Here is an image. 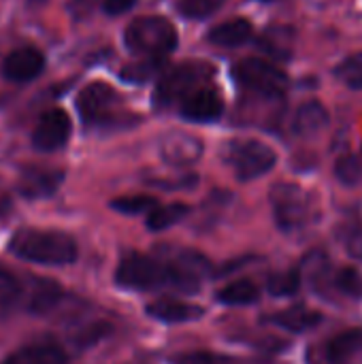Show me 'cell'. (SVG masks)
<instances>
[{
  "label": "cell",
  "instance_id": "6da1fadb",
  "mask_svg": "<svg viewBox=\"0 0 362 364\" xmlns=\"http://www.w3.org/2000/svg\"><path fill=\"white\" fill-rule=\"evenodd\" d=\"M9 252L26 262L47 267L73 264L79 254L75 239L66 232L38 228H19L9 241Z\"/></svg>",
  "mask_w": 362,
  "mask_h": 364
},
{
  "label": "cell",
  "instance_id": "7a4b0ae2",
  "mask_svg": "<svg viewBox=\"0 0 362 364\" xmlns=\"http://www.w3.org/2000/svg\"><path fill=\"white\" fill-rule=\"evenodd\" d=\"M177 41L175 26L158 15L134 19L124 34L126 47L141 58H166L177 47Z\"/></svg>",
  "mask_w": 362,
  "mask_h": 364
},
{
  "label": "cell",
  "instance_id": "3957f363",
  "mask_svg": "<svg viewBox=\"0 0 362 364\" xmlns=\"http://www.w3.org/2000/svg\"><path fill=\"white\" fill-rule=\"evenodd\" d=\"M275 222L282 230H303L318 220L316 198L297 183H277L271 190Z\"/></svg>",
  "mask_w": 362,
  "mask_h": 364
},
{
  "label": "cell",
  "instance_id": "277c9868",
  "mask_svg": "<svg viewBox=\"0 0 362 364\" xmlns=\"http://www.w3.org/2000/svg\"><path fill=\"white\" fill-rule=\"evenodd\" d=\"M215 68L209 62H181L173 66L154 90V105L158 109L173 102H181L194 90L207 85V79L213 77Z\"/></svg>",
  "mask_w": 362,
  "mask_h": 364
},
{
  "label": "cell",
  "instance_id": "5b68a950",
  "mask_svg": "<svg viewBox=\"0 0 362 364\" xmlns=\"http://www.w3.org/2000/svg\"><path fill=\"white\" fill-rule=\"evenodd\" d=\"M119 102L122 98L111 85L102 81H94L79 92L77 111L87 126L111 128V126H122L126 117H132L119 111Z\"/></svg>",
  "mask_w": 362,
  "mask_h": 364
},
{
  "label": "cell",
  "instance_id": "8992f818",
  "mask_svg": "<svg viewBox=\"0 0 362 364\" xmlns=\"http://www.w3.org/2000/svg\"><path fill=\"white\" fill-rule=\"evenodd\" d=\"M115 282L128 290H158L173 288V269L145 254H128L119 260Z\"/></svg>",
  "mask_w": 362,
  "mask_h": 364
},
{
  "label": "cell",
  "instance_id": "52a82bcc",
  "mask_svg": "<svg viewBox=\"0 0 362 364\" xmlns=\"http://www.w3.org/2000/svg\"><path fill=\"white\" fill-rule=\"evenodd\" d=\"M224 160L241 181L267 175L277 164V154L262 141H230L224 147Z\"/></svg>",
  "mask_w": 362,
  "mask_h": 364
},
{
  "label": "cell",
  "instance_id": "ba28073f",
  "mask_svg": "<svg viewBox=\"0 0 362 364\" xmlns=\"http://www.w3.org/2000/svg\"><path fill=\"white\" fill-rule=\"evenodd\" d=\"M235 77L243 87L252 90L258 96H267V98H280L290 87L288 75L280 66H275L262 58H245V60L237 62Z\"/></svg>",
  "mask_w": 362,
  "mask_h": 364
},
{
  "label": "cell",
  "instance_id": "9c48e42d",
  "mask_svg": "<svg viewBox=\"0 0 362 364\" xmlns=\"http://www.w3.org/2000/svg\"><path fill=\"white\" fill-rule=\"evenodd\" d=\"M70 117L62 109H49L41 115L34 132H32V145L38 151H55L64 147L70 139Z\"/></svg>",
  "mask_w": 362,
  "mask_h": 364
},
{
  "label": "cell",
  "instance_id": "30bf717a",
  "mask_svg": "<svg viewBox=\"0 0 362 364\" xmlns=\"http://www.w3.org/2000/svg\"><path fill=\"white\" fill-rule=\"evenodd\" d=\"M179 113L183 119L196 122V124L215 122L224 113V98L218 87L207 83V85L194 90L192 94H188L179 102Z\"/></svg>",
  "mask_w": 362,
  "mask_h": 364
},
{
  "label": "cell",
  "instance_id": "8fae6325",
  "mask_svg": "<svg viewBox=\"0 0 362 364\" xmlns=\"http://www.w3.org/2000/svg\"><path fill=\"white\" fill-rule=\"evenodd\" d=\"M203 156V141L188 132H169L160 141V158L171 166H190Z\"/></svg>",
  "mask_w": 362,
  "mask_h": 364
},
{
  "label": "cell",
  "instance_id": "7c38bea8",
  "mask_svg": "<svg viewBox=\"0 0 362 364\" xmlns=\"http://www.w3.org/2000/svg\"><path fill=\"white\" fill-rule=\"evenodd\" d=\"M43 68H45V58L41 51L32 47H21L11 51L2 64L4 77L13 83H28L36 79L43 73Z\"/></svg>",
  "mask_w": 362,
  "mask_h": 364
},
{
  "label": "cell",
  "instance_id": "4fadbf2b",
  "mask_svg": "<svg viewBox=\"0 0 362 364\" xmlns=\"http://www.w3.org/2000/svg\"><path fill=\"white\" fill-rule=\"evenodd\" d=\"M68 363V354L66 350L49 339L30 343L19 348L17 352H13L9 358H4L2 364H66Z\"/></svg>",
  "mask_w": 362,
  "mask_h": 364
},
{
  "label": "cell",
  "instance_id": "5bb4252c",
  "mask_svg": "<svg viewBox=\"0 0 362 364\" xmlns=\"http://www.w3.org/2000/svg\"><path fill=\"white\" fill-rule=\"evenodd\" d=\"M62 179L64 173L55 168H26L19 177L17 190L26 198H45L58 190Z\"/></svg>",
  "mask_w": 362,
  "mask_h": 364
},
{
  "label": "cell",
  "instance_id": "9a60e30c",
  "mask_svg": "<svg viewBox=\"0 0 362 364\" xmlns=\"http://www.w3.org/2000/svg\"><path fill=\"white\" fill-rule=\"evenodd\" d=\"M147 314L160 322L166 324H181V322H194L205 316L203 307L192 305V303H181L173 299H160L147 307Z\"/></svg>",
  "mask_w": 362,
  "mask_h": 364
},
{
  "label": "cell",
  "instance_id": "2e32d148",
  "mask_svg": "<svg viewBox=\"0 0 362 364\" xmlns=\"http://www.w3.org/2000/svg\"><path fill=\"white\" fill-rule=\"evenodd\" d=\"M358 354H362V328H350L346 333H339L324 348V356L331 364L352 363Z\"/></svg>",
  "mask_w": 362,
  "mask_h": 364
},
{
  "label": "cell",
  "instance_id": "e0dca14e",
  "mask_svg": "<svg viewBox=\"0 0 362 364\" xmlns=\"http://www.w3.org/2000/svg\"><path fill=\"white\" fill-rule=\"evenodd\" d=\"M326 124H329V111L324 109V105H320L318 100H309L297 109L292 119V130L299 136H316L326 128Z\"/></svg>",
  "mask_w": 362,
  "mask_h": 364
},
{
  "label": "cell",
  "instance_id": "ac0fdd59",
  "mask_svg": "<svg viewBox=\"0 0 362 364\" xmlns=\"http://www.w3.org/2000/svg\"><path fill=\"white\" fill-rule=\"evenodd\" d=\"M254 34V26L247 19H230L224 21L215 28H211L209 32V43L218 45V47H237L243 45L245 41H250Z\"/></svg>",
  "mask_w": 362,
  "mask_h": 364
},
{
  "label": "cell",
  "instance_id": "d6986e66",
  "mask_svg": "<svg viewBox=\"0 0 362 364\" xmlns=\"http://www.w3.org/2000/svg\"><path fill=\"white\" fill-rule=\"evenodd\" d=\"M322 314L314 311V309H305V307H292L286 309L277 316H273V322L290 333H305L316 328L318 324H322Z\"/></svg>",
  "mask_w": 362,
  "mask_h": 364
},
{
  "label": "cell",
  "instance_id": "ffe728a7",
  "mask_svg": "<svg viewBox=\"0 0 362 364\" xmlns=\"http://www.w3.org/2000/svg\"><path fill=\"white\" fill-rule=\"evenodd\" d=\"M292 36H294L292 28L275 26L260 36V47L277 60H288L292 55Z\"/></svg>",
  "mask_w": 362,
  "mask_h": 364
},
{
  "label": "cell",
  "instance_id": "44dd1931",
  "mask_svg": "<svg viewBox=\"0 0 362 364\" xmlns=\"http://www.w3.org/2000/svg\"><path fill=\"white\" fill-rule=\"evenodd\" d=\"M260 299V292L258 288L247 282V279H239V282H233L228 286H224L220 292H218V301L224 303V305H230V307H241V305H252Z\"/></svg>",
  "mask_w": 362,
  "mask_h": 364
},
{
  "label": "cell",
  "instance_id": "7402d4cb",
  "mask_svg": "<svg viewBox=\"0 0 362 364\" xmlns=\"http://www.w3.org/2000/svg\"><path fill=\"white\" fill-rule=\"evenodd\" d=\"M190 213V207L183 203H173L164 207H156L147 215V228L149 230H166L175 224H179Z\"/></svg>",
  "mask_w": 362,
  "mask_h": 364
},
{
  "label": "cell",
  "instance_id": "603a6c76",
  "mask_svg": "<svg viewBox=\"0 0 362 364\" xmlns=\"http://www.w3.org/2000/svg\"><path fill=\"white\" fill-rule=\"evenodd\" d=\"M62 301V288L53 282H36V288L32 292L30 299V311L36 316H43L47 311H51L58 303Z\"/></svg>",
  "mask_w": 362,
  "mask_h": 364
},
{
  "label": "cell",
  "instance_id": "cb8c5ba5",
  "mask_svg": "<svg viewBox=\"0 0 362 364\" xmlns=\"http://www.w3.org/2000/svg\"><path fill=\"white\" fill-rule=\"evenodd\" d=\"M166 66V58H143L141 62H132L126 68H122L119 77L130 83H145L154 79L158 73H162Z\"/></svg>",
  "mask_w": 362,
  "mask_h": 364
},
{
  "label": "cell",
  "instance_id": "d4e9b609",
  "mask_svg": "<svg viewBox=\"0 0 362 364\" xmlns=\"http://www.w3.org/2000/svg\"><path fill=\"white\" fill-rule=\"evenodd\" d=\"M301 288V273L299 271H284V273H275L271 275V279L267 282V290L271 296L277 299H286L297 294Z\"/></svg>",
  "mask_w": 362,
  "mask_h": 364
},
{
  "label": "cell",
  "instance_id": "484cf974",
  "mask_svg": "<svg viewBox=\"0 0 362 364\" xmlns=\"http://www.w3.org/2000/svg\"><path fill=\"white\" fill-rule=\"evenodd\" d=\"M226 0H179L177 13L186 19H207L224 6Z\"/></svg>",
  "mask_w": 362,
  "mask_h": 364
},
{
  "label": "cell",
  "instance_id": "4316f807",
  "mask_svg": "<svg viewBox=\"0 0 362 364\" xmlns=\"http://www.w3.org/2000/svg\"><path fill=\"white\" fill-rule=\"evenodd\" d=\"M111 207L119 213H126V215H139L145 211H154L158 207V200L154 196H147V194H137V196L115 198V200H111Z\"/></svg>",
  "mask_w": 362,
  "mask_h": 364
},
{
  "label": "cell",
  "instance_id": "83f0119b",
  "mask_svg": "<svg viewBox=\"0 0 362 364\" xmlns=\"http://www.w3.org/2000/svg\"><path fill=\"white\" fill-rule=\"evenodd\" d=\"M335 175L346 186H356L362 179V154H346L335 164Z\"/></svg>",
  "mask_w": 362,
  "mask_h": 364
},
{
  "label": "cell",
  "instance_id": "f1b7e54d",
  "mask_svg": "<svg viewBox=\"0 0 362 364\" xmlns=\"http://www.w3.org/2000/svg\"><path fill=\"white\" fill-rule=\"evenodd\" d=\"M335 77L352 90H362V53L346 58L335 68Z\"/></svg>",
  "mask_w": 362,
  "mask_h": 364
},
{
  "label": "cell",
  "instance_id": "f546056e",
  "mask_svg": "<svg viewBox=\"0 0 362 364\" xmlns=\"http://www.w3.org/2000/svg\"><path fill=\"white\" fill-rule=\"evenodd\" d=\"M21 294L19 282L4 269H0V311L9 309Z\"/></svg>",
  "mask_w": 362,
  "mask_h": 364
},
{
  "label": "cell",
  "instance_id": "4dcf8cb0",
  "mask_svg": "<svg viewBox=\"0 0 362 364\" xmlns=\"http://www.w3.org/2000/svg\"><path fill=\"white\" fill-rule=\"evenodd\" d=\"M335 286L348 296H354V299L362 296V277L354 269H341L335 275Z\"/></svg>",
  "mask_w": 362,
  "mask_h": 364
},
{
  "label": "cell",
  "instance_id": "1f68e13d",
  "mask_svg": "<svg viewBox=\"0 0 362 364\" xmlns=\"http://www.w3.org/2000/svg\"><path fill=\"white\" fill-rule=\"evenodd\" d=\"M346 250L352 258L362 260V224L346 228Z\"/></svg>",
  "mask_w": 362,
  "mask_h": 364
},
{
  "label": "cell",
  "instance_id": "d6a6232c",
  "mask_svg": "<svg viewBox=\"0 0 362 364\" xmlns=\"http://www.w3.org/2000/svg\"><path fill=\"white\" fill-rule=\"evenodd\" d=\"M107 333H109V326H107V324H94V326H90V328H85V331L81 333V337H77V343H79V346H92V343H96L98 339H102Z\"/></svg>",
  "mask_w": 362,
  "mask_h": 364
},
{
  "label": "cell",
  "instance_id": "836d02e7",
  "mask_svg": "<svg viewBox=\"0 0 362 364\" xmlns=\"http://www.w3.org/2000/svg\"><path fill=\"white\" fill-rule=\"evenodd\" d=\"M137 2H139V0H105V2H102V9H105L107 15L117 17V15L130 11Z\"/></svg>",
  "mask_w": 362,
  "mask_h": 364
},
{
  "label": "cell",
  "instance_id": "e575fe53",
  "mask_svg": "<svg viewBox=\"0 0 362 364\" xmlns=\"http://www.w3.org/2000/svg\"><path fill=\"white\" fill-rule=\"evenodd\" d=\"M13 211V200L6 192H0V222H4Z\"/></svg>",
  "mask_w": 362,
  "mask_h": 364
},
{
  "label": "cell",
  "instance_id": "d590c367",
  "mask_svg": "<svg viewBox=\"0 0 362 364\" xmlns=\"http://www.w3.org/2000/svg\"><path fill=\"white\" fill-rule=\"evenodd\" d=\"M45 2H49V0H28V6L36 9V6H43Z\"/></svg>",
  "mask_w": 362,
  "mask_h": 364
}]
</instances>
